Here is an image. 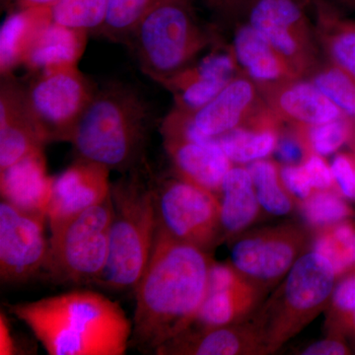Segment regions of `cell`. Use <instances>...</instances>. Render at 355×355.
I'll use <instances>...</instances> for the list:
<instances>
[{
  "label": "cell",
  "instance_id": "cell-1",
  "mask_svg": "<svg viewBox=\"0 0 355 355\" xmlns=\"http://www.w3.org/2000/svg\"><path fill=\"white\" fill-rule=\"evenodd\" d=\"M210 253L156 232L153 253L135 287L132 342L153 352L195 323L205 295Z\"/></svg>",
  "mask_w": 355,
  "mask_h": 355
},
{
  "label": "cell",
  "instance_id": "cell-2",
  "mask_svg": "<svg viewBox=\"0 0 355 355\" xmlns=\"http://www.w3.org/2000/svg\"><path fill=\"white\" fill-rule=\"evenodd\" d=\"M51 355H123L132 323L118 302L76 291L8 306Z\"/></svg>",
  "mask_w": 355,
  "mask_h": 355
},
{
  "label": "cell",
  "instance_id": "cell-3",
  "mask_svg": "<svg viewBox=\"0 0 355 355\" xmlns=\"http://www.w3.org/2000/svg\"><path fill=\"white\" fill-rule=\"evenodd\" d=\"M147 128L144 102L130 89L112 86L95 92L69 141L78 159L127 171L141 160Z\"/></svg>",
  "mask_w": 355,
  "mask_h": 355
},
{
  "label": "cell",
  "instance_id": "cell-4",
  "mask_svg": "<svg viewBox=\"0 0 355 355\" xmlns=\"http://www.w3.org/2000/svg\"><path fill=\"white\" fill-rule=\"evenodd\" d=\"M330 261L307 250L248 320L260 338L265 354H275L326 312L336 286Z\"/></svg>",
  "mask_w": 355,
  "mask_h": 355
},
{
  "label": "cell",
  "instance_id": "cell-5",
  "mask_svg": "<svg viewBox=\"0 0 355 355\" xmlns=\"http://www.w3.org/2000/svg\"><path fill=\"white\" fill-rule=\"evenodd\" d=\"M111 198L108 257L94 284L112 291H135L148 265L157 231L153 184L132 174L112 184Z\"/></svg>",
  "mask_w": 355,
  "mask_h": 355
},
{
  "label": "cell",
  "instance_id": "cell-6",
  "mask_svg": "<svg viewBox=\"0 0 355 355\" xmlns=\"http://www.w3.org/2000/svg\"><path fill=\"white\" fill-rule=\"evenodd\" d=\"M216 34L203 27L191 0H157L132 37L142 69L164 83L217 44Z\"/></svg>",
  "mask_w": 355,
  "mask_h": 355
},
{
  "label": "cell",
  "instance_id": "cell-7",
  "mask_svg": "<svg viewBox=\"0 0 355 355\" xmlns=\"http://www.w3.org/2000/svg\"><path fill=\"white\" fill-rule=\"evenodd\" d=\"M113 218L111 195L104 202L50 224L46 270L67 284L94 282L104 270Z\"/></svg>",
  "mask_w": 355,
  "mask_h": 355
},
{
  "label": "cell",
  "instance_id": "cell-8",
  "mask_svg": "<svg viewBox=\"0 0 355 355\" xmlns=\"http://www.w3.org/2000/svg\"><path fill=\"white\" fill-rule=\"evenodd\" d=\"M156 232L210 253L220 244L219 198L177 176L153 184Z\"/></svg>",
  "mask_w": 355,
  "mask_h": 355
},
{
  "label": "cell",
  "instance_id": "cell-9",
  "mask_svg": "<svg viewBox=\"0 0 355 355\" xmlns=\"http://www.w3.org/2000/svg\"><path fill=\"white\" fill-rule=\"evenodd\" d=\"M311 237L305 226L294 222L245 231L231 240L229 263L266 294L307 251Z\"/></svg>",
  "mask_w": 355,
  "mask_h": 355
},
{
  "label": "cell",
  "instance_id": "cell-10",
  "mask_svg": "<svg viewBox=\"0 0 355 355\" xmlns=\"http://www.w3.org/2000/svg\"><path fill=\"white\" fill-rule=\"evenodd\" d=\"M28 114L44 141L65 140L95 94L76 67L44 70L23 90Z\"/></svg>",
  "mask_w": 355,
  "mask_h": 355
},
{
  "label": "cell",
  "instance_id": "cell-11",
  "mask_svg": "<svg viewBox=\"0 0 355 355\" xmlns=\"http://www.w3.org/2000/svg\"><path fill=\"white\" fill-rule=\"evenodd\" d=\"M247 22L282 55L301 78L319 67L314 25L295 0H254Z\"/></svg>",
  "mask_w": 355,
  "mask_h": 355
},
{
  "label": "cell",
  "instance_id": "cell-12",
  "mask_svg": "<svg viewBox=\"0 0 355 355\" xmlns=\"http://www.w3.org/2000/svg\"><path fill=\"white\" fill-rule=\"evenodd\" d=\"M48 218L0 202V277L4 284H19L46 268L50 241Z\"/></svg>",
  "mask_w": 355,
  "mask_h": 355
},
{
  "label": "cell",
  "instance_id": "cell-13",
  "mask_svg": "<svg viewBox=\"0 0 355 355\" xmlns=\"http://www.w3.org/2000/svg\"><path fill=\"white\" fill-rule=\"evenodd\" d=\"M265 295L230 263L214 261L207 295L193 324L220 327L241 323L261 304Z\"/></svg>",
  "mask_w": 355,
  "mask_h": 355
},
{
  "label": "cell",
  "instance_id": "cell-14",
  "mask_svg": "<svg viewBox=\"0 0 355 355\" xmlns=\"http://www.w3.org/2000/svg\"><path fill=\"white\" fill-rule=\"evenodd\" d=\"M239 71L232 46H218L163 84L174 94L176 108L193 113L211 101Z\"/></svg>",
  "mask_w": 355,
  "mask_h": 355
},
{
  "label": "cell",
  "instance_id": "cell-15",
  "mask_svg": "<svg viewBox=\"0 0 355 355\" xmlns=\"http://www.w3.org/2000/svg\"><path fill=\"white\" fill-rule=\"evenodd\" d=\"M257 86L266 106L291 125H319L345 116L309 78Z\"/></svg>",
  "mask_w": 355,
  "mask_h": 355
},
{
  "label": "cell",
  "instance_id": "cell-16",
  "mask_svg": "<svg viewBox=\"0 0 355 355\" xmlns=\"http://www.w3.org/2000/svg\"><path fill=\"white\" fill-rule=\"evenodd\" d=\"M108 168L78 159L53 179L49 224L64 220L104 202L111 195Z\"/></svg>",
  "mask_w": 355,
  "mask_h": 355
},
{
  "label": "cell",
  "instance_id": "cell-17",
  "mask_svg": "<svg viewBox=\"0 0 355 355\" xmlns=\"http://www.w3.org/2000/svg\"><path fill=\"white\" fill-rule=\"evenodd\" d=\"M263 103L257 84L242 72L211 101L187 114L191 127L197 132L209 139H216L244 125Z\"/></svg>",
  "mask_w": 355,
  "mask_h": 355
},
{
  "label": "cell",
  "instance_id": "cell-18",
  "mask_svg": "<svg viewBox=\"0 0 355 355\" xmlns=\"http://www.w3.org/2000/svg\"><path fill=\"white\" fill-rule=\"evenodd\" d=\"M157 355H265L249 320L220 327L191 324L159 347Z\"/></svg>",
  "mask_w": 355,
  "mask_h": 355
},
{
  "label": "cell",
  "instance_id": "cell-19",
  "mask_svg": "<svg viewBox=\"0 0 355 355\" xmlns=\"http://www.w3.org/2000/svg\"><path fill=\"white\" fill-rule=\"evenodd\" d=\"M163 139L177 176L219 198L224 178L233 163L216 139L209 141H196L180 137Z\"/></svg>",
  "mask_w": 355,
  "mask_h": 355
},
{
  "label": "cell",
  "instance_id": "cell-20",
  "mask_svg": "<svg viewBox=\"0 0 355 355\" xmlns=\"http://www.w3.org/2000/svg\"><path fill=\"white\" fill-rule=\"evenodd\" d=\"M53 179L46 171L43 149L0 170L2 200L14 207L48 218Z\"/></svg>",
  "mask_w": 355,
  "mask_h": 355
},
{
  "label": "cell",
  "instance_id": "cell-21",
  "mask_svg": "<svg viewBox=\"0 0 355 355\" xmlns=\"http://www.w3.org/2000/svg\"><path fill=\"white\" fill-rule=\"evenodd\" d=\"M46 144L28 114L23 90L3 83L0 94V170L43 149Z\"/></svg>",
  "mask_w": 355,
  "mask_h": 355
},
{
  "label": "cell",
  "instance_id": "cell-22",
  "mask_svg": "<svg viewBox=\"0 0 355 355\" xmlns=\"http://www.w3.org/2000/svg\"><path fill=\"white\" fill-rule=\"evenodd\" d=\"M232 50L240 70L256 84L301 78L272 44L248 22L236 27Z\"/></svg>",
  "mask_w": 355,
  "mask_h": 355
},
{
  "label": "cell",
  "instance_id": "cell-23",
  "mask_svg": "<svg viewBox=\"0 0 355 355\" xmlns=\"http://www.w3.org/2000/svg\"><path fill=\"white\" fill-rule=\"evenodd\" d=\"M282 121L266 106L257 110L241 127L224 133L216 140L233 164H250L275 153Z\"/></svg>",
  "mask_w": 355,
  "mask_h": 355
},
{
  "label": "cell",
  "instance_id": "cell-24",
  "mask_svg": "<svg viewBox=\"0 0 355 355\" xmlns=\"http://www.w3.org/2000/svg\"><path fill=\"white\" fill-rule=\"evenodd\" d=\"M219 203V242H230L247 231L261 209L247 167L232 166L229 170L222 183Z\"/></svg>",
  "mask_w": 355,
  "mask_h": 355
},
{
  "label": "cell",
  "instance_id": "cell-25",
  "mask_svg": "<svg viewBox=\"0 0 355 355\" xmlns=\"http://www.w3.org/2000/svg\"><path fill=\"white\" fill-rule=\"evenodd\" d=\"M315 35L328 62L355 78V20L328 0H313Z\"/></svg>",
  "mask_w": 355,
  "mask_h": 355
},
{
  "label": "cell",
  "instance_id": "cell-26",
  "mask_svg": "<svg viewBox=\"0 0 355 355\" xmlns=\"http://www.w3.org/2000/svg\"><path fill=\"white\" fill-rule=\"evenodd\" d=\"M87 33L51 21L35 39L24 64L34 71L76 67L85 49Z\"/></svg>",
  "mask_w": 355,
  "mask_h": 355
},
{
  "label": "cell",
  "instance_id": "cell-27",
  "mask_svg": "<svg viewBox=\"0 0 355 355\" xmlns=\"http://www.w3.org/2000/svg\"><path fill=\"white\" fill-rule=\"evenodd\" d=\"M51 21V6L18 9L4 20L0 30L1 76L24 64L35 39Z\"/></svg>",
  "mask_w": 355,
  "mask_h": 355
},
{
  "label": "cell",
  "instance_id": "cell-28",
  "mask_svg": "<svg viewBox=\"0 0 355 355\" xmlns=\"http://www.w3.org/2000/svg\"><path fill=\"white\" fill-rule=\"evenodd\" d=\"M310 250L330 261L338 279L355 272V223L350 219L312 231Z\"/></svg>",
  "mask_w": 355,
  "mask_h": 355
},
{
  "label": "cell",
  "instance_id": "cell-29",
  "mask_svg": "<svg viewBox=\"0 0 355 355\" xmlns=\"http://www.w3.org/2000/svg\"><path fill=\"white\" fill-rule=\"evenodd\" d=\"M247 168L261 209L275 216L291 214L295 200L282 184L279 165L268 159H261L250 163Z\"/></svg>",
  "mask_w": 355,
  "mask_h": 355
},
{
  "label": "cell",
  "instance_id": "cell-30",
  "mask_svg": "<svg viewBox=\"0 0 355 355\" xmlns=\"http://www.w3.org/2000/svg\"><path fill=\"white\" fill-rule=\"evenodd\" d=\"M301 216L312 231L347 220L354 216V211L345 198L336 189L314 191L298 202Z\"/></svg>",
  "mask_w": 355,
  "mask_h": 355
},
{
  "label": "cell",
  "instance_id": "cell-31",
  "mask_svg": "<svg viewBox=\"0 0 355 355\" xmlns=\"http://www.w3.org/2000/svg\"><path fill=\"white\" fill-rule=\"evenodd\" d=\"M308 78L347 118L355 120V78L336 65L320 64Z\"/></svg>",
  "mask_w": 355,
  "mask_h": 355
},
{
  "label": "cell",
  "instance_id": "cell-32",
  "mask_svg": "<svg viewBox=\"0 0 355 355\" xmlns=\"http://www.w3.org/2000/svg\"><path fill=\"white\" fill-rule=\"evenodd\" d=\"M108 0H57L51 6V20L57 24L88 32L101 28Z\"/></svg>",
  "mask_w": 355,
  "mask_h": 355
},
{
  "label": "cell",
  "instance_id": "cell-33",
  "mask_svg": "<svg viewBox=\"0 0 355 355\" xmlns=\"http://www.w3.org/2000/svg\"><path fill=\"white\" fill-rule=\"evenodd\" d=\"M352 119L343 116L336 120L315 125H294L298 128L310 153L328 156L349 144Z\"/></svg>",
  "mask_w": 355,
  "mask_h": 355
},
{
  "label": "cell",
  "instance_id": "cell-34",
  "mask_svg": "<svg viewBox=\"0 0 355 355\" xmlns=\"http://www.w3.org/2000/svg\"><path fill=\"white\" fill-rule=\"evenodd\" d=\"M157 0H108L103 31L114 38L133 34Z\"/></svg>",
  "mask_w": 355,
  "mask_h": 355
},
{
  "label": "cell",
  "instance_id": "cell-35",
  "mask_svg": "<svg viewBox=\"0 0 355 355\" xmlns=\"http://www.w3.org/2000/svg\"><path fill=\"white\" fill-rule=\"evenodd\" d=\"M254 0H202L203 6L214 17L216 27L241 24L248 17Z\"/></svg>",
  "mask_w": 355,
  "mask_h": 355
},
{
  "label": "cell",
  "instance_id": "cell-36",
  "mask_svg": "<svg viewBox=\"0 0 355 355\" xmlns=\"http://www.w3.org/2000/svg\"><path fill=\"white\" fill-rule=\"evenodd\" d=\"M284 164H301L311 153L298 128L282 130L275 153Z\"/></svg>",
  "mask_w": 355,
  "mask_h": 355
},
{
  "label": "cell",
  "instance_id": "cell-37",
  "mask_svg": "<svg viewBox=\"0 0 355 355\" xmlns=\"http://www.w3.org/2000/svg\"><path fill=\"white\" fill-rule=\"evenodd\" d=\"M331 167L336 190L345 200L355 202V154H336Z\"/></svg>",
  "mask_w": 355,
  "mask_h": 355
},
{
  "label": "cell",
  "instance_id": "cell-38",
  "mask_svg": "<svg viewBox=\"0 0 355 355\" xmlns=\"http://www.w3.org/2000/svg\"><path fill=\"white\" fill-rule=\"evenodd\" d=\"M279 174L282 184L295 202H302L314 191L302 163L279 166Z\"/></svg>",
  "mask_w": 355,
  "mask_h": 355
},
{
  "label": "cell",
  "instance_id": "cell-39",
  "mask_svg": "<svg viewBox=\"0 0 355 355\" xmlns=\"http://www.w3.org/2000/svg\"><path fill=\"white\" fill-rule=\"evenodd\" d=\"M302 164L309 176L314 191L336 189L331 165L324 160V156L311 153Z\"/></svg>",
  "mask_w": 355,
  "mask_h": 355
},
{
  "label": "cell",
  "instance_id": "cell-40",
  "mask_svg": "<svg viewBox=\"0 0 355 355\" xmlns=\"http://www.w3.org/2000/svg\"><path fill=\"white\" fill-rule=\"evenodd\" d=\"M301 355H349L354 349L345 336L340 334L328 333L326 338L316 340L302 347L297 352Z\"/></svg>",
  "mask_w": 355,
  "mask_h": 355
},
{
  "label": "cell",
  "instance_id": "cell-41",
  "mask_svg": "<svg viewBox=\"0 0 355 355\" xmlns=\"http://www.w3.org/2000/svg\"><path fill=\"white\" fill-rule=\"evenodd\" d=\"M16 343L14 342L12 331L3 312L0 313V354H15Z\"/></svg>",
  "mask_w": 355,
  "mask_h": 355
},
{
  "label": "cell",
  "instance_id": "cell-42",
  "mask_svg": "<svg viewBox=\"0 0 355 355\" xmlns=\"http://www.w3.org/2000/svg\"><path fill=\"white\" fill-rule=\"evenodd\" d=\"M333 333L340 334V335L345 336L347 340L355 343V310Z\"/></svg>",
  "mask_w": 355,
  "mask_h": 355
},
{
  "label": "cell",
  "instance_id": "cell-43",
  "mask_svg": "<svg viewBox=\"0 0 355 355\" xmlns=\"http://www.w3.org/2000/svg\"><path fill=\"white\" fill-rule=\"evenodd\" d=\"M18 9L33 8V7L51 6L57 0H11Z\"/></svg>",
  "mask_w": 355,
  "mask_h": 355
},
{
  "label": "cell",
  "instance_id": "cell-44",
  "mask_svg": "<svg viewBox=\"0 0 355 355\" xmlns=\"http://www.w3.org/2000/svg\"><path fill=\"white\" fill-rule=\"evenodd\" d=\"M338 8H345L355 12V0H331Z\"/></svg>",
  "mask_w": 355,
  "mask_h": 355
},
{
  "label": "cell",
  "instance_id": "cell-45",
  "mask_svg": "<svg viewBox=\"0 0 355 355\" xmlns=\"http://www.w3.org/2000/svg\"><path fill=\"white\" fill-rule=\"evenodd\" d=\"M349 144L352 153L355 154V120H352V133L349 140Z\"/></svg>",
  "mask_w": 355,
  "mask_h": 355
}]
</instances>
